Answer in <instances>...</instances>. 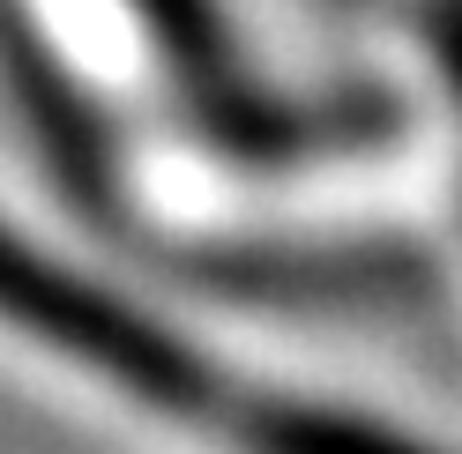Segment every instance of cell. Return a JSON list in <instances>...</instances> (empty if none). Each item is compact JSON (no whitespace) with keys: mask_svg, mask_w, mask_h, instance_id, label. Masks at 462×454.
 I'll return each mask as SVG.
<instances>
[{"mask_svg":"<svg viewBox=\"0 0 462 454\" xmlns=\"http://www.w3.org/2000/svg\"><path fill=\"white\" fill-rule=\"evenodd\" d=\"M262 454H425L411 440L381 432L365 417H336V410H254V432Z\"/></svg>","mask_w":462,"mask_h":454,"instance_id":"cell-2","label":"cell"},{"mask_svg":"<svg viewBox=\"0 0 462 454\" xmlns=\"http://www.w3.org/2000/svg\"><path fill=\"white\" fill-rule=\"evenodd\" d=\"M0 321L15 335H31V343H45V350L75 358L82 373L127 387L134 403H157V410H201L209 403V373H201V358L180 335L150 328L134 305L105 298L75 268L45 261L8 223H0Z\"/></svg>","mask_w":462,"mask_h":454,"instance_id":"cell-1","label":"cell"},{"mask_svg":"<svg viewBox=\"0 0 462 454\" xmlns=\"http://www.w3.org/2000/svg\"><path fill=\"white\" fill-rule=\"evenodd\" d=\"M142 15V31H150L171 60H187L201 82H217V23H209V0H127Z\"/></svg>","mask_w":462,"mask_h":454,"instance_id":"cell-3","label":"cell"}]
</instances>
